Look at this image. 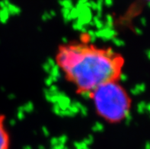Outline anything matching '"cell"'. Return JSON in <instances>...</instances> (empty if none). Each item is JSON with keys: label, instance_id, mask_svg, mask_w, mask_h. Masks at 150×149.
<instances>
[{"label": "cell", "instance_id": "6da1fadb", "mask_svg": "<svg viewBox=\"0 0 150 149\" xmlns=\"http://www.w3.org/2000/svg\"><path fill=\"white\" fill-rule=\"evenodd\" d=\"M54 59L65 80L80 95H88L108 81H120L124 66V57L117 51L86 37L59 44Z\"/></svg>", "mask_w": 150, "mask_h": 149}, {"label": "cell", "instance_id": "7a4b0ae2", "mask_svg": "<svg viewBox=\"0 0 150 149\" xmlns=\"http://www.w3.org/2000/svg\"><path fill=\"white\" fill-rule=\"evenodd\" d=\"M88 96L98 117L108 124L120 123L130 113L131 98L120 81L102 84Z\"/></svg>", "mask_w": 150, "mask_h": 149}, {"label": "cell", "instance_id": "3957f363", "mask_svg": "<svg viewBox=\"0 0 150 149\" xmlns=\"http://www.w3.org/2000/svg\"><path fill=\"white\" fill-rule=\"evenodd\" d=\"M11 136L6 126V117L0 113V149H10Z\"/></svg>", "mask_w": 150, "mask_h": 149}]
</instances>
